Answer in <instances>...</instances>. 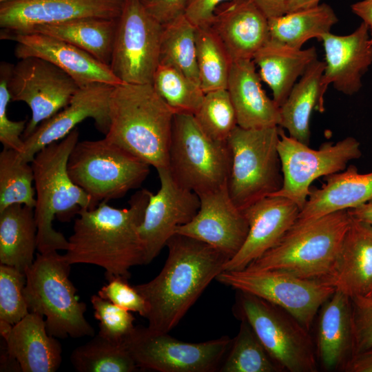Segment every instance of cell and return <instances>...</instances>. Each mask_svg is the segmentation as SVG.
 <instances>
[{
	"mask_svg": "<svg viewBox=\"0 0 372 372\" xmlns=\"http://www.w3.org/2000/svg\"><path fill=\"white\" fill-rule=\"evenodd\" d=\"M166 247L168 256L160 273L134 287L148 305L147 327L169 333L224 271L230 257L204 242L177 233Z\"/></svg>",
	"mask_w": 372,
	"mask_h": 372,
	"instance_id": "6da1fadb",
	"label": "cell"
},
{
	"mask_svg": "<svg viewBox=\"0 0 372 372\" xmlns=\"http://www.w3.org/2000/svg\"><path fill=\"white\" fill-rule=\"evenodd\" d=\"M149 192L142 189L136 192L127 208L117 209L101 202L94 209H81L63 255L66 261L99 266L105 269L107 280L130 278L132 267L145 265L138 229Z\"/></svg>",
	"mask_w": 372,
	"mask_h": 372,
	"instance_id": "7a4b0ae2",
	"label": "cell"
},
{
	"mask_svg": "<svg viewBox=\"0 0 372 372\" xmlns=\"http://www.w3.org/2000/svg\"><path fill=\"white\" fill-rule=\"evenodd\" d=\"M174 115L152 84L123 83L112 91L104 138L156 169L167 167Z\"/></svg>",
	"mask_w": 372,
	"mask_h": 372,
	"instance_id": "3957f363",
	"label": "cell"
},
{
	"mask_svg": "<svg viewBox=\"0 0 372 372\" xmlns=\"http://www.w3.org/2000/svg\"><path fill=\"white\" fill-rule=\"evenodd\" d=\"M79 136L76 127L65 138L39 150L30 163L34 176V214L39 253L66 251L68 248V240L53 228L55 216L68 221L83 209L96 207L90 197L72 181L68 172V158Z\"/></svg>",
	"mask_w": 372,
	"mask_h": 372,
	"instance_id": "277c9868",
	"label": "cell"
},
{
	"mask_svg": "<svg viewBox=\"0 0 372 372\" xmlns=\"http://www.w3.org/2000/svg\"><path fill=\"white\" fill-rule=\"evenodd\" d=\"M351 220L348 210H341L296 223L275 247L245 269L280 270L330 284Z\"/></svg>",
	"mask_w": 372,
	"mask_h": 372,
	"instance_id": "5b68a950",
	"label": "cell"
},
{
	"mask_svg": "<svg viewBox=\"0 0 372 372\" xmlns=\"http://www.w3.org/2000/svg\"><path fill=\"white\" fill-rule=\"evenodd\" d=\"M71 265L57 251L38 253L25 271L24 296L30 312L45 318L49 335L59 338L93 336L94 329L84 313L70 279Z\"/></svg>",
	"mask_w": 372,
	"mask_h": 372,
	"instance_id": "8992f818",
	"label": "cell"
},
{
	"mask_svg": "<svg viewBox=\"0 0 372 372\" xmlns=\"http://www.w3.org/2000/svg\"><path fill=\"white\" fill-rule=\"evenodd\" d=\"M280 128L237 125L226 141L230 158L227 187L234 203L242 211L282 186Z\"/></svg>",
	"mask_w": 372,
	"mask_h": 372,
	"instance_id": "52a82bcc",
	"label": "cell"
},
{
	"mask_svg": "<svg viewBox=\"0 0 372 372\" xmlns=\"http://www.w3.org/2000/svg\"><path fill=\"white\" fill-rule=\"evenodd\" d=\"M149 167L105 138L78 141L68 161L70 177L96 207L139 187Z\"/></svg>",
	"mask_w": 372,
	"mask_h": 372,
	"instance_id": "ba28073f",
	"label": "cell"
},
{
	"mask_svg": "<svg viewBox=\"0 0 372 372\" xmlns=\"http://www.w3.org/2000/svg\"><path fill=\"white\" fill-rule=\"evenodd\" d=\"M230 165L227 143L209 137L194 116L175 114L168 152L173 178L198 195L227 184Z\"/></svg>",
	"mask_w": 372,
	"mask_h": 372,
	"instance_id": "9c48e42d",
	"label": "cell"
},
{
	"mask_svg": "<svg viewBox=\"0 0 372 372\" xmlns=\"http://www.w3.org/2000/svg\"><path fill=\"white\" fill-rule=\"evenodd\" d=\"M235 313L251 327L272 360L290 372H316L315 350L308 331L283 309L237 291Z\"/></svg>",
	"mask_w": 372,
	"mask_h": 372,
	"instance_id": "30bf717a",
	"label": "cell"
},
{
	"mask_svg": "<svg viewBox=\"0 0 372 372\" xmlns=\"http://www.w3.org/2000/svg\"><path fill=\"white\" fill-rule=\"evenodd\" d=\"M216 280L280 307L307 330L319 309L335 291V288L327 282L274 269L225 270Z\"/></svg>",
	"mask_w": 372,
	"mask_h": 372,
	"instance_id": "8fae6325",
	"label": "cell"
},
{
	"mask_svg": "<svg viewBox=\"0 0 372 372\" xmlns=\"http://www.w3.org/2000/svg\"><path fill=\"white\" fill-rule=\"evenodd\" d=\"M231 341L225 335L202 342H186L169 333L137 327L123 344L140 369L214 372L219 370Z\"/></svg>",
	"mask_w": 372,
	"mask_h": 372,
	"instance_id": "7c38bea8",
	"label": "cell"
},
{
	"mask_svg": "<svg viewBox=\"0 0 372 372\" xmlns=\"http://www.w3.org/2000/svg\"><path fill=\"white\" fill-rule=\"evenodd\" d=\"M278 149L283 184L271 196L287 198L300 209L307 202L313 181L344 170L349 162L362 156L360 143L353 137H346L335 143L326 142L318 149H313L287 136L281 127Z\"/></svg>",
	"mask_w": 372,
	"mask_h": 372,
	"instance_id": "4fadbf2b",
	"label": "cell"
},
{
	"mask_svg": "<svg viewBox=\"0 0 372 372\" xmlns=\"http://www.w3.org/2000/svg\"><path fill=\"white\" fill-rule=\"evenodd\" d=\"M163 28L140 0H125L118 18L110 63L123 83H152L160 62Z\"/></svg>",
	"mask_w": 372,
	"mask_h": 372,
	"instance_id": "5bb4252c",
	"label": "cell"
},
{
	"mask_svg": "<svg viewBox=\"0 0 372 372\" xmlns=\"http://www.w3.org/2000/svg\"><path fill=\"white\" fill-rule=\"evenodd\" d=\"M8 87L11 101L25 103L32 112L23 141L41 122L64 108L80 87L63 70L37 56L20 59L11 65Z\"/></svg>",
	"mask_w": 372,
	"mask_h": 372,
	"instance_id": "9a60e30c",
	"label": "cell"
},
{
	"mask_svg": "<svg viewBox=\"0 0 372 372\" xmlns=\"http://www.w3.org/2000/svg\"><path fill=\"white\" fill-rule=\"evenodd\" d=\"M161 187L149 197L139 235L144 247L145 265L161 252L176 229L192 220L200 207L197 194L180 185L167 167L156 169Z\"/></svg>",
	"mask_w": 372,
	"mask_h": 372,
	"instance_id": "2e32d148",
	"label": "cell"
},
{
	"mask_svg": "<svg viewBox=\"0 0 372 372\" xmlns=\"http://www.w3.org/2000/svg\"><path fill=\"white\" fill-rule=\"evenodd\" d=\"M114 86L93 83L80 87L61 111L41 122L23 140V148L18 152L21 159L31 163L39 150L65 138L87 118H92L97 130L105 135L110 123V99Z\"/></svg>",
	"mask_w": 372,
	"mask_h": 372,
	"instance_id": "e0dca14e",
	"label": "cell"
},
{
	"mask_svg": "<svg viewBox=\"0 0 372 372\" xmlns=\"http://www.w3.org/2000/svg\"><path fill=\"white\" fill-rule=\"evenodd\" d=\"M125 0H10L0 3V27L27 32L36 26L75 19H118Z\"/></svg>",
	"mask_w": 372,
	"mask_h": 372,
	"instance_id": "ac0fdd59",
	"label": "cell"
},
{
	"mask_svg": "<svg viewBox=\"0 0 372 372\" xmlns=\"http://www.w3.org/2000/svg\"><path fill=\"white\" fill-rule=\"evenodd\" d=\"M200 207L191 221L176 233L204 242L232 258L243 245L249 224L242 210L232 201L227 184L198 195Z\"/></svg>",
	"mask_w": 372,
	"mask_h": 372,
	"instance_id": "d6986e66",
	"label": "cell"
},
{
	"mask_svg": "<svg viewBox=\"0 0 372 372\" xmlns=\"http://www.w3.org/2000/svg\"><path fill=\"white\" fill-rule=\"evenodd\" d=\"M1 39L17 42L14 55L19 59L37 56L48 61L83 87L93 83L112 85L123 83L105 65L81 48L60 39L39 32L1 31Z\"/></svg>",
	"mask_w": 372,
	"mask_h": 372,
	"instance_id": "ffe728a7",
	"label": "cell"
},
{
	"mask_svg": "<svg viewBox=\"0 0 372 372\" xmlns=\"http://www.w3.org/2000/svg\"><path fill=\"white\" fill-rule=\"evenodd\" d=\"M300 211L294 202L277 196L265 197L244 209L248 234L239 251L225 264L224 271L244 269L275 247L296 223Z\"/></svg>",
	"mask_w": 372,
	"mask_h": 372,
	"instance_id": "44dd1931",
	"label": "cell"
},
{
	"mask_svg": "<svg viewBox=\"0 0 372 372\" xmlns=\"http://www.w3.org/2000/svg\"><path fill=\"white\" fill-rule=\"evenodd\" d=\"M321 41L325 52V68L321 85L326 92L329 84L347 95L358 92L362 77L372 64V41L363 21L347 35L324 34Z\"/></svg>",
	"mask_w": 372,
	"mask_h": 372,
	"instance_id": "7402d4cb",
	"label": "cell"
},
{
	"mask_svg": "<svg viewBox=\"0 0 372 372\" xmlns=\"http://www.w3.org/2000/svg\"><path fill=\"white\" fill-rule=\"evenodd\" d=\"M209 27L232 62L252 59L270 40L268 18L254 0H231L222 3Z\"/></svg>",
	"mask_w": 372,
	"mask_h": 372,
	"instance_id": "603a6c76",
	"label": "cell"
},
{
	"mask_svg": "<svg viewBox=\"0 0 372 372\" xmlns=\"http://www.w3.org/2000/svg\"><path fill=\"white\" fill-rule=\"evenodd\" d=\"M252 59L233 61L227 90L235 109L238 125L245 129L279 126L280 106L267 96Z\"/></svg>",
	"mask_w": 372,
	"mask_h": 372,
	"instance_id": "cb8c5ba5",
	"label": "cell"
},
{
	"mask_svg": "<svg viewBox=\"0 0 372 372\" xmlns=\"http://www.w3.org/2000/svg\"><path fill=\"white\" fill-rule=\"evenodd\" d=\"M320 188H310L306 203L296 223L318 218L360 206L372 199V171L361 174L351 165L344 170L324 177Z\"/></svg>",
	"mask_w": 372,
	"mask_h": 372,
	"instance_id": "d4e9b609",
	"label": "cell"
},
{
	"mask_svg": "<svg viewBox=\"0 0 372 372\" xmlns=\"http://www.w3.org/2000/svg\"><path fill=\"white\" fill-rule=\"evenodd\" d=\"M6 352L23 372H54L62 362L61 344L48 334L44 317L30 312L12 326Z\"/></svg>",
	"mask_w": 372,
	"mask_h": 372,
	"instance_id": "484cf974",
	"label": "cell"
},
{
	"mask_svg": "<svg viewBox=\"0 0 372 372\" xmlns=\"http://www.w3.org/2000/svg\"><path fill=\"white\" fill-rule=\"evenodd\" d=\"M330 284L350 298L364 296L371 289L372 225L352 218Z\"/></svg>",
	"mask_w": 372,
	"mask_h": 372,
	"instance_id": "4316f807",
	"label": "cell"
},
{
	"mask_svg": "<svg viewBox=\"0 0 372 372\" xmlns=\"http://www.w3.org/2000/svg\"><path fill=\"white\" fill-rule=\"evenodd\" d=\"M317 351L324 368H342L352 354V311L350 297L336 290L321 307Z\"/></svg>",
	"mask_w": 372,
	"mask_h": 372,
	"instance_id": "83f0119b",
	"label": "cell"
},
{
	"mask_svg": "<svg viewBox=\"0 0 372 372\" xmlns=\"http://www.w3.org/2000/svg\"><path fill=\"white\" fill-rule=\"evenodd\" d=\"M317 59L314 47L302 50L270 39L254 54L262 81L272 91L273 99L281 106L296 80Z\"/></svg>",
	"mask_w": 372,
	"mask_h": 372,
	"instance_id": "f1b7e54d",
	"label": "cell"
},
{
	"mask_svg": "<svg viewBox=\"0 0 372 372\" xmlns=\"http://www.w3.org/2000/svg\"><path fill=\"white\" fill-rule=\"evenodd\" d=\"M325 62L315 60L295 83L287 98L280 107V127L289 136L309 145L310 118L313 110L324 111L325 92L321 85Z\"/></svg>",
	"mask_w": 372,
	"mask_h": 372,
	"instance_id": "f546056e",
	"label": "cell"
},
{
	"mask_svg": "<svg viewBox=\"0 0 372 372\" xmlns=\"http://www.w3.org/2000/svg\"><path fill=\"white\" fill-rule=\"evenodd\" d=\"M37 249L34 209L14 204L0 211V264L25 273Z\"/></svg>",
	"mask_w": 372,
	"mask_h": 372,
	"instance_id": "4dcf8cb0",
	"label": "cell"
},
{
	"mask_svg": "<svg viewBox=\"0 0 372 372\" xmlns=\"http://www.w3.org/2000/svg\"><path fill=\"white\" fill-rule=\"evenodd\" d=\"M118 19L85 17L41 25L27 32H39L67 41L110 65Z\"/></svg>",
	"mask_w": 372,
	"mask_h": 372,
	"instance_id": "1f68e13d",
	"label": "cell"
},
{
	"mask_svg": "<svg viewBox=\"0 0 372 372\" xmlns=\"http://www.w3.org/2000/svg\"><path fill=\"white\" fill-rule=\"evenodd\" d=\"M338 19L330 6H318L268 19L270 39L292 48H302L308 40L330 32Z\"/></svg>",
	"mask_w": 372,
	"mask_h": 372,
	"instance_id": "d6a6232c",
	"label": "cell"
},
{
	"mask_svg": "<svg viewBox=\"0 0 372 372\" xmlns=\"http://www.w3.org/2000/svg\"><path fill=\"white\" fill-rule=\"evenodd\" d=\"M196 30V27L185 14L164 25L161 39L159 64L174 67L200 84Z\"/></svg>",
	"mask_w": 372,
	"mask_h": 372,
	"instance_id": "836d02e7",
	"label": "cell"
},
{
	"mask_svg": "<svg viewBox=\"0 0 372 372\" xmlns=\"http://www.w3.org/2000/svg\"><path fill=\"white\" fill-rule=\"evenodd\" d=\"M72 365L79 372H134L139 369L123 344H117L99 333L74 349Z\"/></svg>",
	"mask_w": 372,
	"mask_h": 372,
	"instance_id": "e575fe53",
	"label": "cell"
},
{
	"mask_svg": "<svg viewBox=\"0 0 372 372\" xmlns=\"http://www.w3.org/2000/svg\"><path fill=\"white\" fill-rule=\"evenodd\" d=\"M196 59L200 85L205 93L227 89L232 61L209 27L196 28Z\"/></svg>",
	"mask_w": 372,
	"mask_h": 372,
	"instance_id": "d590c367",
	"label": "cell"
},
{
	"mask_svg": "<svg viewBox=\"0 0 372 372\" xmlns=\"http://www.w3.org/2000/svg\"><path fill=\"white\" fill-rule=\"evenodd\" d=\"M34 180L31 163L23 161L17 151L3 148L0 153V211L14 204L34 209Z\"/></svg>",
	"mask_w": 372,
	"mask_h": 372,
	"instance_id": "8d00e7d4",
	"label": "cell"
},
{
	"mask_svg": "<svg viewBox=\"0 0 372 372\" xmlns=\"http://www.w3.org/2000/svg\"><path fill=\"white\" fill-rule=\"evenodd\" d=\"M220 372H277L281 368L272 360L250 324L243 318Z\"/></svg>",
	"mask_w": 372,
	"mask_h": 372,
	"instance_id": "74e56055",
	"label": "cell"
},
{
	"mask_svg": "<svg viewBox=\"0 0 372 372\" xmlns=\"http://www.w3.org/2000/svg\"><path fill=\"white\" fill-rule=\"evenodd\" d=\"M152 85L175 114H194L205 96L200 84L170 65L160 63Z\"/></svg>",
	"mask_w": 372,
	"mask_h": 372,
	"instance_id": "f35d334b",
	"label": "cell"
},
{
	"mask_svg": "<svg viewBox=\"0 0 372 372\" xmlns=\"http://www.w3.org/2000/svg\"><path fill=\"white\" fill-rule=\"evenodd\" d=\"M194 116L205 134L219 142L226 143L238 125L235 109L227 89L205 93Z\"/></svg>",
	"mask_w": 372,
	"mask_h": 372,
	"instance_id": "ab89813d",
	"label": "cell"
},
{
	"mask_svg": "<svg viewBox=\"0 0 372 372\" xmlns=\"http://www.w3.org/2000/svg\"><path fill=\"white\" fill-rule=\"evenodd\" d=\"M25 283V273L0 265V320L14 325L30 313L24 296Z\"/></svg>",
	"mask_w": 372,
	"mask_h": 372,
	"instance_id": "60d3db41",
	"label": "cell"
},
{
	"mask_svg": "<svg viewBox=\"0 0 372 372\" xmlns=\"http://www.w3.org/2000/svg\"><path fill=\"white\" fill-rule=\"evenodd\" d=\"M94 317L99 321V334L110 341L123 344L124 340L132 333L134 317L124 309L99 295L90 298Z\"/></svg>",
	"mask_w": 372,
	"mask_h": 372,
	"instance_id": "b9f144b4",
	"label": "cell"
},
{
	"mask_svg": "<svg viewBox=\"0 0 372 372\" xmlns=\"http://www.w3.org/2000/svg\"><path fill=\"white\" fill-rule=\"evenodd\" d=\"M10 63L1 62L0 65V142L3 148L21 152L23 146L22 135L26 121H14L8 118L7 108L11 96L8 87Z\"/></svg>",
	"mask_w": 372,
	"mask_h": 372,
	"instance_id": "7bdbcfd3",
	"label": "cell"
},
{
	"mask_svg": "<svg viewBox=\"0 0 372 372\" xmlns=\"http://www.w3.org/2000/svg\"><path fill=\"white\" fill-rule=\"evenodd\" d=\"M107 280L108 282L99 291V296L146 318L149 311L147 303L134 286L129 285L127 278L113 277Z\"/></svg>",
	"mask_w": 372,
	"mask_h": 372,
	"instance_id": "ee69618b",
	"label": "cell"
},
{
	"mask_svg": "<svg viewBox=\"0 0 372 372\" xmlns=\"http://www.w3.org/2000/svg\"><path fill=\"white\" fill-rule=\"evenodd\" d=\"M351 300L352 356L372 348V298L356 296L351 298Z\"/></svg>",
	"mask_w": 372,
	"mask_h": 372,
	"instance_id": "f6af8a7d",
	"label": "cell"
},
{
	"mask_svg": "<svg viewBox=\"0 0 372 372\" xmlns=\"http://www.w3.org/2000/svg\"><path fill=\"white\" fill-rule=\"evenodd\" d=\"M147 12L163 25L184 15L188 0H140Z\"/></svg>",
	"mask_w": 372,
	"mask_h": 372,
	"instance_id": "bcb514c9",
	"label": "cell"
},
{
	"mask_svg": "<svg viewBox=\"0 0 372 372\" xmlns=\"http://www.w3.org/2000/svg\"><path fill=\"white\" fill-rule=\"evenodd\" d=\"M231 0H188L185 16L196 28L209 27L218 7Z\"/></svg>",
	"mask_w": 372,
	"mask_h": 372,
	"instance_id": "7dc6e473",
	"label": "cell"
},
{
	"mask_svg": "<svg viewBox=\"0 0 372 372\" xmlns=\"http://www.w3.org/2000/svg\"><path fill=\"white\" fill-rule=\"evenodd\" d=\"M343 369L347 372H372V348L353 355Z\"/></svg>",
	"mask_w": 372,
	"mask_h": 372,
	"instance_id": "c3c4849f",
	"label": "cell"
},
{
	"mask_svg": "<svg viewBox=\"0 0 372 372\" xmlns=\"http://www.w3.org/2000/svg\"><path fill=\"white\" fill-rule=\"evenodd\" d=\"M254 1L268 19L286 14V0Z\"/></svg>",
	"mask_w": 372,
	"mask_h": 372,
	"instance_id": "681fc988",
	"label": "cell"
},
{
	"mask_svg": "<svg viewBox=\"0 0 372 372\" xmlns=\"http://www.w3.org/2000/svg\"><path fill=\"white\" fill-rule=\"evenodd\" d=\"M352 12L362 19L369 27L372 41V0L358 1L351 6Z\"/></svg>",
	"mask_w": 372,
	"mask_h": 372,
	"instance_id": "f907efd6",
	"label": "cell"
},
{
	"mask_svg": "<svg viewBox=\"0 0 372 372\" xmlns=\"http://www.w3.org/2000/svg\"><path fill=\"white\" fill-rule=\"evenodd\" d=\"M348 212L352 218L372 225V199Z\"/></svg>",
	"mask_w": 372,
	"mask_h": 372,
	"instance_id": "816d5d0a",
	"label": "cell"
},
{
	"mask_svg": "<svg viewBox=\"0 0 372 372\" xmlns=\"http://www.w3.org/2000/svg\"><path fill=\"white\" fill-rule=\"evenodd\" d=\"M321 0H286V13L309 9L320 4Z\"/></svg>",
	"mask_w": 372,
	"mask_h": 372,
	"instance_id": "f5cc1de1",
	"label": "cell"
},
{
	"mask_svg": "<svg viewBox=\"0 0 372 372\" xmlns=\"http://www.w3.org/2000/svg\"><path fill=\"white\" fill-rule=\"evenodd\" d=\"M364 296H366V297H369V298H372V287L371 288V289L369 291V292Z\"/></svg>",
	"mask_w": 372,
	"mask_h": 372,
	"instance_id": "db71d44e",
	"label": "cell"
},
{
	"mask_svg": "<svg viewBox=\"0 0 372 372\" xmlns=\"http://www.w3.org/2000/svg\"><path fill=\"white\" fill-rule=\"evenodd\" d=\"M10 0H0V3H5V2H7V1H9Z\"/></svg>",
	"mask_w": 372,
	"mask_h": 372,
	"instance_id": "11a10c76",
	"label": "cell"
}]
</instances>
